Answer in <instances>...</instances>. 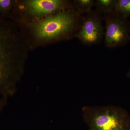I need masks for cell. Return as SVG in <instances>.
Instances as JSON below:
<instances>
[{"instance_id": "1", "label": "cell", "mask_w": 130, "mask_h": 130, "mask_svg": "<svg viewBox=\"0 0 130 130\" xmlns=\"http://www.w3.org/2000/svg\"><path fill=\"white\" fill-rule=\"evenodd\" d=\"M26 51L14 25L0 16V96L14 95L24 71Z\"/></svg>"}, {"instance_id": "2", "label": "cell", "mask_w": 130, "mask_h": 130, "mask_svg": "<svg viewBox=\"0 0 130 130\" xmlns=\"http://www.w3.org/2000/svg\"><path fill=\"white\" fill-rule=\"evenodd\" d=\"M81 112L89 130H130L129 113L119 106H84Z\"/></svg>"}, {"instance_id": "3", "label": "cell", "mask_w": 130, "mask_h": 130, "mask_svg": "<svg viewBox=\"0 0 130 130\" xmlns=\"http://www.w3.org/2000/svg\"><path fill=\"white\" fill-rule=\"evenodd\" d=\"M80 15L76 11H64L55 13L35 24L33 33L38 39L42 41L64 37L77 28Z\"/></svg>"}, {"instance_id": "4", "label": "cell", "mask_w": 130, "mask_h": 130, "mask_svg": "<svg viewBox=\"0 0 130 130\" xmlns=\"http://www.w3.org/2000/svg\"><path fill=\"white\" fill-rule=\"evenodd\" d=\"M105 44L110 48L124 46L130 40V22L115 12L106 16Z\"/></svg>"}, {"instance_id": "5", "label": "cell", "mask_w": 130, "mask_h": 130, "mask_svg": "<svg viewBox=\"0 0 130 130\" xmlns=\"http://www.w3.org/2000/svg\"><path fill=\"white\" fill-rule=\"evenodd\" d=\"M97 12L90 11L84 19L76 37L84 44L92 45L99 43L103 35L101 19Z\"/></svg>"}, {"instance_id": "6", "label": "cell", "mask_w": 130, "mask_h": 130, "mask_svg": "<svg viewBox=\"0 0 130 130\" xmlns=\"http://www.w3.org/2000/svg\"><path fill=\"white\" fill-rule=\"evenodd\" d=\"M24 5L27 11L37 18L59 12L69 5L67 1L62 0H29Z\"/></svg>"}, {"instance_id": "7", "label": "cell", "mask_w": 130, "mask_h": 130, "mask_svg": "<svg viewBox=\"0 0 130 130\" xmlns=\"http://www.w3.org/2000/svg\"><path fill=\"white\" fill-rule=\"evenodd\" d=\"M115 0H97L95 2V5L97 12L106 16L115 12Z\"/></svg>"}, {"instance_id": "8", "label": "cell", "mask_w": 130, "mask_h": 130, "mask_svg": "<svg viewBox=\"0 0 130 130\" xmlns=\"http://www.w3.org/2000/svg\"><path fill=\"white\" fill-rule=\"evenodd\" d=\"M115 12L125 18L130 17V0H116Z\"/></svg>"}, {"instance_id": "9", "label": "cell", "mask_w": 130, "mask_h": 130, "mask_svg": "<svg viewBox=\"0 0 130 130\" xmlns=\"http://www.w3.org/2000/svg\"><path fill=\"white\" fill-rule=\"evenodd\" d=\"M74 6L76 11L79 14L88 13L91 11V8L95 5L93 0H76L74 2Z\"/></svg>"}, {"instance_id": "10", "label": "cell", "mask_w": 130, "mask_h": 130, "mask_svg": "<svg viewBox=\"0 0 130 130\" xmlns=\"http://www.w3.org/2000/svg\"><path fill=\"white\" fill-rule=\"evenodd\" d=\"M15 2L13 0H0V16L3 18L8 17Z\"/></svg>"}, {"instance_id": "11", "label": "cell", "mask_w": 130, "mask_h": 130, "mask_svg": "<svg viewBox=\"0 0 130 130\" xmlns=\"http://www.w3.org/2000/svg\"><path fill=\"white\" fill-rule=\"evenodd\" d=\"M7 98L0 97V115L7 105Z\"/></svg>"}, {"instance_id": "12", "label": "cell", "mask_w": 130, "mask_h": 130, "mask_svg": "<svg viewBox=\"0 0 130 130\" xmlns=\"http://www.w3.org/2000/svg\"><path fill=\"white\" fill-rule=\"evenodd\" d=\"M126 76H127V77H128L129 78H130V69H129V70L128 73H127Z\"/></svg>"}]
</instances>
